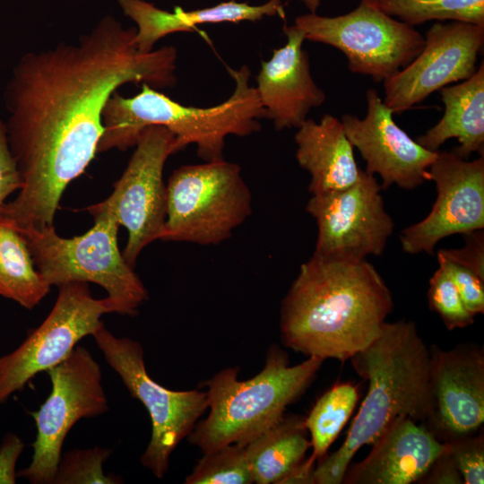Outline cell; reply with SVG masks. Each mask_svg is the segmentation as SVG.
<instances>
[{"label": "cell", "mask_w": 484, "mask_h": 484, "mask_svg": "<svg viewBox=\"0 0 484 484\" xmlns=\"http://www.w3.org/2000/svg\"><path fill=\"white\" fill-rule=\"evenodd\" d=\"M135 33L107 15L76 43L27 52L13 67L4 125L22 186L0 207V218L14 228L54 226L65 187L97 153L102 110L120 86L176 84L177 48L142 52Z\"/></svg>", "instance_id": "cell-1"}, {"label": "cell", "mask_w": 484, "mask_h": 484, "mask_svg": "<svg viewBox=\"0 0 484 484\" xmlns=\"http://www.w3.org/2000/svg\"><path fill=\"white\" fill-rule=\"evenodd\" d=\"M393 307L391 290L369 262L313 255L281 302V341L307 357L344 362L379 336Z\"/></svg>", "instance_id": "cell-2"}, {"label": "cell", "mask_w": 484, "mask_h": 484, "mask_svg": "<svg viewBox=\"0 0 484 484\" xmlns=\"http://www.w3.org/2000/svg\"><path fill=\"white\" fill-rule=\"evenodd\" d=\"M350 361L368 382L367 393L342 445L315 466V484H341L355 454L396 418L423 423L427 416L429 349L415 322H385L379 336Z\"/></svg>", "instance_id": "cell-3"}, {"label": "cell", "mask_w": 484, "mask_h": 484, "mask_svg": "<svg viewBox=\"0 0 484 484\" xmlns=\"http://www.w3.org/2000/svg\"><path fill=\"white\" fill-rule=\"evenodd\" d=\"M228 71L235 82L232 94L208 108L184 106L147 84H142V91L131 98L115 91L102 110L103 131L97 153L126 151L135 146L146 127L162 125L176 135L182 149L194 144L203 160H223L227 136L257 133L260 119L266 118L256 89L249 83L250 69L243 65Z\"/></svg>", "instance_id": "cell-4"}, {"label": "cell", "mask_w": 484, "mask_h": 484, "mask_svg": "<svg viewBox=\"0 0 484 484\" xmlns=\"http://www.w3.org/2000/svg\"><path fill=\"white\" fill-rule=\"evenodd\" d=\"M324 360L307 357L290 366L287 353L272 345L264 368L238 380L239 367L222 369L204 382L209 414L196 423L189 441L203 453L237 444L245 445L275 425L288 405L310 385Z\"/></svg>", "instance_id": "cell-5"}, {"label": "cell", "mask_w": 484, "mask_h": 484, "mask_svg": "<svg viewBox=\"0 0 484 484\" xmlns=\"http://www.w3.org/2000/svg\"><path fill=\"white\" fill-rule=\"evenodd\" d=\"M86 210L93 216L94 225L73 238L60 237L54 226L16 229L50 286L71 281L97 283L108 293L105 298L110 313L134 316L148 298V292L118 248L120 225L107 212Z\"/></svg>", "instance_id": "cell-6"}, {"label": "cell", "mask_w": 484, "mask_h": 484, "mask_svg": "<svg viewBox=\"0 0 484 484\" xmlns=\"http://www.w3.org/2000/svg\"><path fill=\"white\" fill-rule=\"evenodd\" d=\"M252 214L239 165L223 160L182 166L166 185L162 241L218 245Z\"/></svg>", "instance_id": "cell-7"}, {"label": "cell", "mask_w": 484, "mask_h": 484, "mask_svg": "<svg viewBox=\"0 0 484 484\" xmlns=\"http://www.w3.org/2000/svg\"><path fill=\"white\" fill-rule=\"evenodd\" d=\"M305 39L341 50L353 73L384 82L407 66L423 48L418 30L381 10L376 0H359L351 12L334 17L308 13L294 23Z\"/></svg>", "instance_id": "cell-8"}, {"label": "cell", "mask_w": 484, "mask_h": 484, "mask_svg": "<svg viewBox=\"0 0 484 484\" xmlns=\"http://www.w3.org/2000/svg\"><path fill=\"white\" fill-rule=\"evenodd\" d=\"M92 336L131 396L139 400L149 413L151 436L141 462L161 479L172 452L190 435L208 409L207 393L199 390L173 391L159 385L145 369L142 345L127 337L114 336L103 323Z\"/></svg>", "instance_id": "cell-9"}, {"label": "cell", "mask_w": 484, "mask_h": 484, "mask_svg": "<svg viewBox=\"0 0 484 484\" xmlns=\"http://www.w3.org/2000/svg\"><path fill=\"white\" fill-rule=\"evenodd\" d=\"M47 373L51 393L37 411L30 412L37 428L31 462L16 472L32 484H53L63 443L72 427L108 409L100 367L85 348L76 346Z\"/></svg>", "instance_id": "cell-10"}, {"label": "cell", "mask_w": 484, "mask_h": 484, "mask_svg": "<svg viewBox=\"0 0 484 484\" xmlns=\"http://www.w3.org/2000/svg\"><path fill=\"white\" fill-rule=\"evenodd\" d=\"M134 147L113 193L87 207L110 213L127 229L122 255L133 268L143 249L160 238L166 220L164 165L170 155L183 150L176 135L162 125L146 127Z\"/></svg>", "instance_id": "cell-11"}, {"label": "cell", "mask_w": 484, "mask_h": 484, "mask_svg": "<svg viewBox=\"0 0 484 484\" xmlns=\"http://www.w3.org/2000/svg\"><path fill=\"white\" fill-rule=\"evenodd\" d=\"M381 190L375 175L361 169L352 186L312 194L306 209L318 229L314 255L347 262L381 255L394 228Z\"/></svg>", "instance_id": "cell-12"}, {"label": "cell", "mask_w": 484, "mask_h": 484, "mask_svg": "<svg viewBox=\"0 0 484 484\" xmlns=\"http://www.w3.org/2000/svg\"><path fill=\"white\" fill-rule=\"evenodd\" d=\"M56 301L43 323L13 352L0 358V404L21 391L38 373L63 361L110 313L106 298L91 296L88 282L58 286Z\"/></svg>", "instance_id": "cell-13"}, {"label": "cell", "mask_w": 484, "mask_h": 484, "mask_svg": "<svg viewBox=\"0 0 484 484\" xmlns=\"http://www.w3.org/2000/svg\"><path fill=\"white\" fill-rule=\"evenodd\" d=\"M420 53L404 68L385 80L384 103L401 114L430 94L470 78L477 70L484 45V26L469 22L434 23Z\"/></svg>", "instance_id": "cell-14"}, {"label": "cell", "mask_w": 484, "mask_h": 484, "mask_svg": "<svg viewBox=\"0 0 484 484\" xmlns=\"http://www.w3.org/2000/svg\"><path fill=\"white\" fill-rule=\"evenodd\" d=\"M428 177L437 195L428 216L402 231L401 245L408 254L434 255L442 238L484 229V155L467 160L438 151Z\"/></svg>", "instance_id": "cell-15"}, {"label": "cell", "mask_w": 484, "mask_h": 484, "mask_svg": "<svg viewBox=\"0 0 484 484\" xmlns=\"http://www.w3.org/2000/svg\"><path fill=\"white\" fill-rule=\"evenodd\" d=\"M484 421V352L475 344L429 348L424 425L441 442L470 436Z\"/></svg>", "instance_id": "cell-16"}, {"label": "cell", "mask_w": 484, "mask_h": 484, "mask_svg": "<svg viewBox=\"0 0 484 484\" xmlns=\"http://www.w3.org/2000/svg\"><path fill=\"white\" fill-rule=\"evenodd\" d=\"M367 113L363 118L342 115L345 134L366 160V171L382 178V189L393 184L411 190L429 180L428 169L437 151L421 146L393 120V113L376 89L366 92Z\"/></svg>", "instance_id": "cell-17"}, {"label": "cell", "mask_w": 484, "mask_h": 484, "mask_svg": "<svg viewBox=\"0 0 484 484\" xmlns=\"http://www.w3.org/2000/svg\"><path fill=\"white\" fill-rule=\"evenodd\" d=\"M287 42L261 63L255 87L258 98L276 130L298 128L312 108L325 101L324 91L315 82L304 32L295 24L283 27Z\"/></svg>", "instance_id": "cell-18"}, {"label": "cell", "mask_w": 484, "mask_h": 484, "mask_svg": "<svg viewBox=\"0 0 484 484\" xmlns=\"http://www.w3.org/2000/svg\"><path fill=\"white\" fill-rule=\"evenodd\" d=\"M372 444L366 458L349 465L341 483L419 482L445 450V443L424 424L407 416L393 419Z\"/></svg>", "instance_id": "cell-19"}, {"label": "cell", "mask_w": 484, "mask_h": 484, "mask_svg": "<svg viewBox=\"0 0 484 484\" xmlns=\"http://www.w3.org/2000/svg\"><path fill=\"white\" fill-rule=\"evenodd\" d=\"M125 15L133 20L136 27L135 44L142 52H149L161 38L175 32L193 31L206 23L257 22L264 17L285 16L281 0H269L251 5L246 2L230 0L214 6L174 12L162 10L145 0H117Z\"/></svg>", "instance_id": "cell-20"}, {"label": "cell", "mask_w": 484, "mask_h": 484, "mask_svg": "<svg viewBox=\"0 0 484 484\" xmlns=\"http://www.w3.org/2000/svg\"><path fill=\"white\" fill-rule=\"evenodd\" d=\"M296 159L311 177V194L345 189L355 184L361 173L341 119L324 115L319 122L307 118L297 128Z\"/></svg>", "instance_id": "cell-21"}, {"label": "cell", "mask_w": 484, "mask_h": 484, "mask_svg": "<svg viewBox=\"0 0 484 484\" xmlns=\"http://www.w3.org/2000/svg\"><path fill=\"white\" fill-rule=\"evenodd\" d=\"M445 106L442 118L417 142L437 151L447 140L456 138L459 146L452 151L467 160L484 151V63L468 79L440 90Z\"/></svg>", "instance_id": "cell-22"}, {"label": "cell", "mask_w": 484, "mask_h": 484, "mask_svg": "<svg viewBox=\"0 0 484 484\" xmlns=\"http://www.w3.org/2000/svg\"><path fill=\"white\" fill-rule=\"evenodd\" d=\"M307 433L305 418L284 415L275 425L245 445L254 482L280 484L304 460L311 447Z\"/></svg>", "instance_id": "cell-23"}, {"label": "cell", "mask_w": 484, "mask_h": 484, "mask_svg": "<svg viewBox=\"0 0 484 484\" xmlns=\"http://www.w3.org/2000/svg\"><path fill=\"white\" fill-rule=\"evenodd\" d=\"M50 287L37 270L23 236L0 218V296L32 309Z\"/></svg>", "instance_id": "cell-24"}, {"label": "cell", "mask_w": 484, "mask_h": 484, "mask_svg": "<svg viewBox=\"0 0 484 484\" xmlns=\"http://www.w3.org/2000/svg\"><path fill=\"white\" fill-rule=\"evenodd\" d=\"M359 397L357 385L341 383L334 385L315 402L305 418L313 448L308 457L311 461L318 462L327 454L329 447L349 421Z\"/></svg>", "instance_id": "cell-25"}, {"label": "cell", "mask_w": 484, "mask_h": 484, "mask_svg": "<svg viewBox=\"0 0 484 484\" xmlns=\"http://www.w3.org/2000/svg\"><path fill=\"white\" fill-rule=\"evenodd\" d=\"M390 16L414 27L429 21L484 26V0H376Z\"/></svg>", "instance_id": "cell-26"}, {"label": "cell", "mask_w": 484, "mask_h": 484, "mask_svg": "<svg viewBox=\"0 0 484 484\" xmlns=\"http://www.w3.org/2000/svg\"><path fill=\"white\" fill-rule=\"evenodd\" d=\"M253 473L245 445L231 444L203 456L186 478V484H251Z\"/></svg>", "instance_id": "cell-27"}, {"label": "cell", "mask_w": 484, "mask_h": 484, "mask_svg": "<svg viewBox=\"0 0 484 484\" xmlns=\"http://www.w3.org/2000/svg\"><path fill=\"white\" fill-rule=\"evenodd\" d=\"M111 450L95 446L73 449L61 456L53 484H115L120 483L113 474L106 475L103 463Z\"/></svg>", "instance_id": "cell-28"}, {"label": "cell", "mask_w": 484, "mask_h": 484, "mask_svg": "<svg viewBox=\"0 0 484 484\" xmlns=\"http://www.w3.org/2000/svg\"><path fill=\"white\" fill-rule=\"evenodd\" d=\"M428 299L429 308L439 315L447 330L462 329L474 323L475 315L468 310L453 279L440 265L429 279Z\"/></svg>", "instance_id": "cell-29"}, {"label": "cell", "mask_w": 484, "mask_h": 484, "mask_svg": "<svg viewBox=\"0 0 484 484\" xmlns=\"http://www.w3.org/2000/svg\"><path fill=\"white\" fill-rule=\"evenodd\" d=\"M462 475L463 484L484 483L483 434L470 435L444 442Z\"/></svg>", "instance_id": "cell-30"}, {"label": "cell", "mask_w": 484, "mask_h": 484, "mask_svg": "<svg viewBox=\"0 0 484 484\" xmlns=\"http://www.w3.org/2000/svg\"><path fill=\"white\" fill-rule=\"evenodd\" d=\"M438 264L453 279L460 296L474 315L484 313V279L471 270L437 255Z\"/></svg>", "instance_id": "cell-31"}, {"label": "cell", "mask_w": 484, "mask_h": 484, "mask_svg": "<svg viewBox=\"0 0 484 484\" xmlns=\"http://www.w3.org/2000/svg\"><path fill=\"white\" fill-rule=\"evenodd\" d=\"M465 244L460 249H440L436 255L461 264L484 279V232L475 230L463 235Z\"/></svg>", "instance_id": "cell-32"}, {"label": "cell", "mask_w": 484, "mask_h": 484, "mask_svg": "<svg viewBox=\"0 0 484 484\" xmlns=\"http://www.w3.org/2000/svg\"><path fill=\"white\" fill-rule=\"evenodd\" d=\"M22 186L20 173L8 146L4 121L0 119V207Z\"/></svg>", "instance_id": "cell-33"}, {"label": "cell", "mask_w": 484, "mask_h": 484, "mask_svg": "<svg viewBox=\"0 0 484 484\" xmlns=\"http://www.w3.org/2000/svg\"><path fill=\"white\" fill-rule=\"evenodd\" d=\"M24 444L13 433L7 434L0 445V484H13L16 481V463Z\"/></svg>", "instance_id": "cell-34"}, {"label": "cell", "mask_w": 484, "mask_h": 484, "mask_svg": "<svg viewBox=\"0 0 484 484\" xmlns=\"http://www.w3.org/2000/svg\"><path fill=\"white\" fill-rule=\"evenodd\" d=\"M419 483L423 484H463L454 460L448 454L445 445V450L434 461L427 473Z\"/></svg>", "instance_id": "cell-35"}, {"label": "cell", "mask_w": 484, "mask_h": 484, "mask_svg": "<svg viewBox=\"0 0 484 484\" xmlns=\"http://www.w3.org/2000/svg\"><path fill=\"white\" fill-rule=\"evenodd\" d=\"M315 463L309 458L304 459L292 469L280 482V484H315Z\"/></svg>", "instance_id": "cell-36"}, {"label": "cell", "mask_w": 484, "mask_h": 484, "mask_svg": "<svg viewBox=\"0 0 484 484\" xmlns=\"http://www.w3.org/2000/svg\"><path fill=\"white\" fill-rule=\"evenodd\" d=\"M309 10V13H316L321 0H299Z\"/></svg>", "instance_id": "cell-37"}]
</instances>
